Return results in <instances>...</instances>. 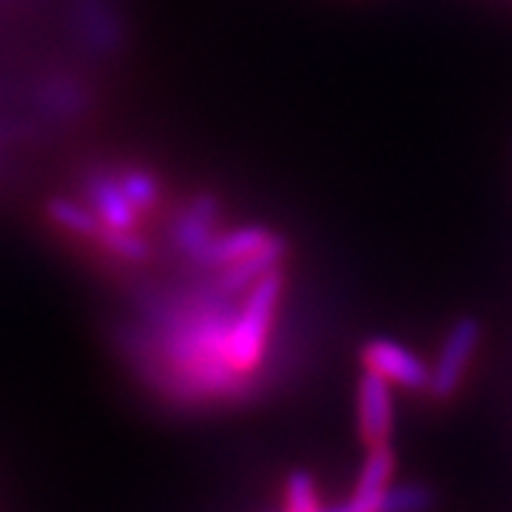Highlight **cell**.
<instances>
[{
    "mask_svg": "<svg viewBox=\"0 0 512 512\" xmlns=\"http://www.w3.org/2000/svg\"><path fill=\"white\" fill-rule=\"evenodd\" d=\"M46 225L100 299L120 359L163 402H251L276 376L285 271L231 285L242 256L217 194L177 191L143 157H100L57 183Z\"/></svg>",
    "mask_w": 512,
    "mask_h": 512,
    "instance_id": "6da1fadb",
    "label": "cell"
},
{
    "mask_svg": "<svg viewBox=\"0 0 512 512\" xmlns=\"http://www.w3.org/2000/svg\"><path fill=\"white\" fill-rule=\"evenodd\" d=\"M123 43L120 0H0V165L92 109Z\"/></svg>",
    "mask_w": 512,
    "mask_h": 512,
    "instance_id": "7a4b0ae2",
    "label": "cell"
},
{
    "mask_svg": "<svg viewBox=\"0 0 512 512\" xmlns=\"http://www.w3.org/2000/svg\"><path fill=\"white\" fill-rule=\"evenodd\" d=\"M478 342H481V322L473 316H461L453 322V328L447 330L439 356L430 367V384H427V393L436 402H447L456 396L461 379L476 356Z\"/></svg>",
    "mask_w": 512,
    "mask_h": 512,
    "instance_id": "3957f363",
    "label": "cell"
},
{
    "mask_svg": "<svg viewBox=\"0 0 512 512\" xmlns=\"http://www.w3.org/2000/svg\"><path fill=\"white\" fill-rule=\"evenodd\" d=\"M362 365L384 376L390 384H402L416 393L427 390L430 384V365H424L416 353L393 339H370L362 348Z\"/></svg>",
    "mask_w": 512,
    "mask_h": 512,
    "instance_id": "277c9868",
    "label": "cell"
},
{
    "mask_svg": "<svg viewBox=\"0 0 512 512\" xmlns=\"http://www.w3.org/2000/svg\"><path fill=\"white\" fill-rule=\"evenodd\" d=\"M356 407H359V433L367 447L390 441L393 393H390V382L384 376L365 370V376L359 379V390H356Z\"/></svg>",
    "mask_w": 512,
    "mask_h": 512,
    "instance_id": "5b68a950",
    "label": "cell"
},
{
    "mask_svg": "<svg viewBox=\"0 0 512 512\" xmlns=\"http://www.w3.org/2000/svg\"><path fill=\"white\" fill-rule=\"evenodd\" d=\"M393 470H396V453H393L390 441L367 447L365 464H362L356 490H353V495L345 504L330 507L328 512H379L384 493L390 487Z\"/></svg>",
    "mask_w": 512,
    "mask_h": 512,
    "instance_id": "8992f818",
    "label": "cell"
},
{
    "mask_svg": "<svg viewBox=\"0 0 512 512\" xmlns=\"http://www.w3.org/2000/svg\"><path fill=\"white\" fill-rule=\"evenodd\" d=\"M433 507V493L421 484L387 487L379 512H427Z\"/></svg>",
    "mask_w": 512,
    "mask_h": 512,
    "instance_id": "52a82bcc",
    "label": "cell"
},
{
    "mask_svg": "<svg viewBox=\"0 0 512 512\" xmlns=\"http://www.w3.org/2000/svg\"><path fill=\"white\" fill-rule=\"evenodd\" d=\"M285 512H322L319 510V498L313 490V478L302 470H296L288 478V487H285Z\"/></svg>",
    "mask_w": 512,
    "mask_h": 512,
    "instance_id": "ba28073f",
    "label": "cell"
}]
</instances>
